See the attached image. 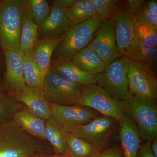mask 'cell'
<instances>
[{
  "mask_svg": "<svg viewBox=\"0 0 157 157\" xmlns=\"http://www.w3.org/2000/svg\"><path fill=\"white\" fill-rule=\"evenodd\" d=\"M47 152H50L46 143L12 121L0 127V157H25Z\"/></svg>",
  "mask_w": 157,
  "mask_h": 157,
  "instance_id": "6da1fadb",
  "label": "cell"
},
{
  "mask_svg": "<svg viewBox=\"0 0 157 157\" xmlns=\"http://www.w3.org/2000/svg\"><path fill=\"white\" fill-rule=\"evenodd\" d=\"M25 12V1H0V47L3 51L19 50Z\"/></svg>",
  "mask_w": 157,
  "mask_h": 157,
  "instance_id": "7a4b0ae2",
  "label": "cell"
},
{
  "mask_svg": "<svg viewBox=\"0 0 157 157\" xmlns=\"http://www.w3.org/2000/svg\"><path fill=\"white\" fill-rule=\"evenodd\" d=\"M128 58L131 97L142 104L157 107V79L155 72L146 65Z\"/></svg>",
  "mask_w": 157,
  "mask_h": 157,
  "instance_id": "3957f363",
  "label": "cell"
},
{
  "mask_svg": "<svg viewBox=\"0 0 157 157\" xmlns=\"http://www.w3.org/2000/svg\"><path fill=\"white\" fill-rule=\"evenodd\" d=\"M102 21L97 16L72 26L57 46L56 64L70 61L76 52L87 47Z\"/></svg>",
  "mask_w": 157,
  "mask_h": 157,
  "instance_id": "277c9868",
  "label": "cell"
},
{
  "mask_svg": "<svg viewBox=\"0 0 157 157\" xmlns=\"http://www.w3.org/2000/svg\"><path fill=\"white\" fill-rule=\"evenodd\" d=\"M128 74V58L122 55L107 65L104 72L95 76L97 84L115 99L127 101L131 97Z\"/></svg>",
  "mask_w": 157,
  "mask_h": 157,
  "instance_id": "5b68a950",
  "label": "cell"
},
{
  "mask_svg": "<svg viewBox=\"0 0 157 157\" xmlns=\"http://www.w3.org/2000/svg\"><path fill=\"white\" fill-rule=\"evenodd\" d=\"M80 104L90 107L101 115L119 121L126 112V101L115 99L100 86L90 84L82 86Z\"/></svg>",
  "mask_w": 157,
  "mask_h": 157,
  "instance_id": "8992f818",
  "label": "cell"
},
{
  "mask_svg": "<svg viewBox=\"0 0 157 157\" xmlns=\"http://www.w3.org/2000/svg\"><path fill=\"white\" fill-rule=\"evenodd\" d=\"M119 128L118 121L100 114L71 133L87 141L97 151L102 152L108 148L110 138Z\"/></svg>",
  "mask_w": 157,
  "mask_h": 157,
  "instance_id": "52a82bcc",
  "label": "cell"
},
{
  "mask_svg": "<svg viewBox=\"0 0 157 157\" xmlns=\"http://www.w3.org/2000/svg\"><path fill=\"white\" fill-rule=\"evenodd\" d=\"M42 92L50 104L71 106L80 104L82 90L81 86L66 81L50 70L43 82Z\"/></svg>",
  "mask_w": 157,
  "mask_h": 157,
  "instance_id": "ba28073f",
  "label": "cell"
},
{
  "mask_svg": "<svg viewBox=\"0 0 157 157\" xmlns=\"http://www.w3.org/2000/svg\"><path fill=\"white\" fill-rule=\"evenodd\" d=\"M86 47L96 52L107 66L124 55L118 48L115 25L112 16L102 21Z\"/></svg>",
  "mask_w": 157,
  "mask_h": 157,
  "instance_id": "9c48e42d",
  "label": "cell"
},
{
  "mask_svg": "<svg viewBox=\"0 0 157 157\" xmlns=\"http://www.w3.org/2000/svg\"><path fill=\"white\" fill-rule=\"evenodd\" d=\"M126 101V113L137 126L140 139L151 142L157 138V107L140 103L131 97Z\"/></svg>",
  "mask_w": 157,
  "mask_h": 157,
  "instance_id": "30bf717a",
  "label": "cell"
},
{
  "mask_svg": "<svg viewBox=\"0 0 157 157\" xmlns=\"http://www.w3.org/2000/svg\"><path fill=\"white\" fill-rule=\"evenodd\" d=\"M50 105L51 116L66 133H72L100 114L90 107L81 104Z\"/></svg>",
  "mask_w": 157,
  "mask_h": 157,
  "instance_id": "8fae6325",
  "label": "cell"
},
{
  "mask_svg": "<svg viewBox=\"0 0 157 157\" xmlns=\"http://www.w3.org/2000/svg\"><path fill=\"white\" fill-rule=\"evenodd\" d=\"M112 17L118 48L123 55L126 56L135 37L134 30L137 22L135 13L130 8L128 1H118Z\"/></svg>",
  "mask_w": 157,
  "mask_h": 157,
  "instance_id": "7c38bea8",
  "label": "cell"
},
{
  "mask_svg": "<svg viewBox=\"0 0 157 157\" xmlns=\"http://www.w3.org/2000/svg\"><path fill=\"white\" fill-rule=\"evenodd\" d=\"M6 62L5 86L11 94L23 89L26 86L23 69L22 56L19 50L3 51Z\"/></svg>",
  "mask_w": 157,
  "mask_h": 157,
  "instance_id": "4fadbf2b",
  "label": "cell"
},
{
  "mask_svg": "<svg viewBox=\"0 0 157 157\" xmlns=\"http://www.w3.org/2000/svg\"><path fill=\"white\" fill-rule=\"evenodd\" d=\"M119 137L124 157H137L140 139L135 122L127 113L118 121Z\"/></svg>",
  "mask_w": 157,
  "mask_h": 157,
  "instance_id": "5bb4252c",
  "label": "cell"
},
{
  "mask_svg": "<svg viewBox=\"0 0 157 157\" xmlns=\"http://www.w3.org/2000/svg\"><path fill=\"white\" fill-rule=\"evenodd\" d=\"M72 26L63 8L52 6L50 14L39 26V37L42 39H53L64 36Z\"/></svg>",
  "mask_w": 157,
  "mask_h": 157,
  "instance_id": "9a60e30c",
  "label": "cell"
},
{
  "mask_svg": "<svg viewBox=\"0 0 157 157\" xmlns=\"http://www.w3.org/2000/svg\"><path fill=\"white\" fill-rule=\"evenodd\" d=\"M20 103H23L35 114L46 121L51 116L50 104L42 91L26 85L18 92L12 94Z\"/></svg>",
  "mask_w": 157,
  "mask_h": 157,
  "instance_id": "2e32d148",
  "label": "cell"
},
{
  "mask_svg": "<svg viewBox=\"0 0 157 157\" xmlns=\"http://www.w3.org/2000/svg\"><path fill=\"white\" fill-rule=\"evenodd\" d=\"M12 121L25 132L39 140L46 141L45 121L35 114L25 105H22L14 113Z\"/></svg>",
  "mask_w": 157,
  "mask_h": 157,
  "instance_id": "e0dca14e",
  "label": "cell"
},
{
  "mask_svg": "<svg viewBox=\"0 0 157 157\" xmlns=\"http://www.w3.org/2000/svg\"><path fill=\"white\" fill-rule=\"evenodd\" d=\"M64 36L38 40L31 51L32 57L41 71L44 80L50 69L51 59L53 52Z\"/></svg>",
  "mask_w": 157,
  "mask_h": 157,
  "instance_id": "ac0fdd59",
  "label": "cell"
},
{
  "mask_svg": "<svg viewBox=\"0 0 157 157\" xmlns=\"http://www.w3.org/2000/svg\"><path fill=\"white\" fill-rule=\"evenodd\" d=\"M50 70L71 84L81 86L97 84L95 76L82 71L71 60L57 64Z\"/></svg>",
  "mask_w": 157,
  "mask_h": 157,
  "instance_id": "d6986e66",
  "label": "cell"
},
{
  "mask_svg": "<svg viewBox=\"0 0 157 157\" xmlns=\"http://www.w3.org/2000/svg\"><path fill=\"white\" fill-rule=\"evenodd\" d=\"M70 60L82 71L94 76L104 72L107 67L96 52L87 47L76 52Z\"/></svg>",
  "mask_w": 157,
  "mask_h": 157,
  "instance_id": "ffe728a7",
  "label": "cell"
},
{
  "mask_svg": "<svg viewBox=\"0 0 157 157\" xmlns=\"http://www.w3.org/2000/svg\"><path fill=\"white\" fill-rule=\"evenodd\" d=\"M66 134L63 129L52 117L51 116L45 121L44 131L45 140L48 141L52 146L55 155H67Z\"/></svg>",
  "mask_w": 157,
  "mask_h": 157,
  "instance_id": "44dd1931",
  "label": "cell"
},
{
  "mask_svg": "<svg viewBox=\"0 0 157 157\" xmlns=\"http://www.w3.org/2000/svg\"><path fill=\"white\" fill-rule=\"evenodd\" d=\"M63 11L72 26L98 16L90 0H76L72 5L63 8Z\"/></svg>",
  "mask_w": 157,
  "mask_h": 157,
  "instance_id": "7402d4cb",
  "label": "cell"
},
{
  "mask_svg": "<svg viewBox=\"0 0 157 157\" xmlns=\"http://www.w3.org/2000/svg\"><path fill=\"white\" fill-rule=\"evenodd\" d=\"M127 56L146 65L154 72L156 68L157 48L140 42L135 36Z\"/></svg>",
  "mask_w": 157,
  "mask_h": 157,
  "instance_id": "603a6c76",
  "label": "cell"
},
{
  "mask_svg": "<svg viewBox=\"0 0 157 157\" xmlns=\"http://www.w3.org/2000/svg\"><path fill=\"white\" fill-rule=\"evenodd\" d=\"M39 26L34 23L25 12L21 33L19 51L22 56L30 53L38 41Z\"/></svg>",
  "mask_w": 157,
  "mask_h": 157,
  "instance_id": "cb8c5ba5",
  "label": "cell"
},
{
  "mask_svg": "<svg viewBox=\"0 0 157 157\" xmlns=\"http://www.w3.org/2000/svg\"><path fill=\"white\" fill-rule=\"evenodd\" d=\"M66 140L70 157H91L98 152L91 144L72 133H66Z\"/></svg>",
  "mask_w": 157,
  "mask_h": 157,
  "instance_id": "d4e9b609",
  "label": "cell"
},
{
  "mask_svg": "<svg viewBox=\"0 0 157 157\" xmlns=\"http://www.w3.org/2000/svg\"><path fill=\"white\" fill-rule=\"evenodd\" d=\"M24 76L26 85L42 91L44 79L42 73L32 57L31 52L22 56Z\"/></svg>",
  "mask_w": 157,
  "mask_h": 157,
  "instance_id": "484cf974",
  "label": "cell"
},
{
  "mask_svg": "<svg viewBox=\"0 0 157 157\" xmlns=\"http://www.w3.org/2000/svg\"><path fill=\"white\" fill-rule=\"evenodd\" d=\"M26 12L32 21L39 26L50 14L51 7L45 0H26Z\"/></svg>",
  "mask_w": 157,
  "mask_h": 157,
  "instance_id": "4316f807",
  "label": "cell"
},
{
  "mask_svg": "<svg viewBox=\"0 0 157 157\" xmlns=\"http://www.w3.org/2000/svg\"><path fill=\"white\" fill-rule=\"evenodd\" d=\"M22 105L15 99L0 95V127L12 121L14 113Z\"/></svg>",
  "mask_w": 157,
  "mask_h": 157,
  "instance_id": "83f0119b",
  "label": "cell"
},
{
  "mask_svg": "<svg viewBox=\"0 0 157 157\" xmlns=\"http://www.w3.org/2000/svg\"><path fill=\"white\" fill-rule=\"evenodd\" d=\"M135 36L144 44L157 48V31L141 23L136 22L135 26Z\"/></svg>",
  "mask_w": 157,
  "mask_h": 157,
  "instance_id": "f1b7e54d",
  "label": "cell"
},
{
  "mask_svg": "<svg viewBox=\"0 0 157 157\" xmlns=\"http://www.w3.org/2000/svg\"><path fill=\"white\" fill-rule=\"evenodd\" d=\"M98 16L102 20L111 17L118 2L117 0H90Z\"/></svg>",
  "mask_w": 157,
  "mask_h": 157,
  "instance_id": "f546056e",
  "label": "cell"
},
{
  "mask_svg": "<svg viewBox=\"0 0 157 157\" xmlns=\"http://www.w3.org/2000/svg\"><path fill=\"white\" fill-rule=\"evenodd\" d=\"M144 4L141 9L135 13L136 21L157 31V15L147 8Z\"/></svg>",
  "mask_w": 157,
  "mask_h": 157,
  "instance_id": "4dcf8cb0",
  "label": "cell"
},
{
  "mask_svg": "<svg viewBox=\"0 0 157 157\" xmlns=\"http://www.w3.org/2000/svg\"><path fill=\"white\" fill-rule=\"evenodd\" d=\"M91 157H124L121 147L117 144L102 152H98Z\"/></svg>",
  "mask_w": 157,
  "mask_h": 157,
  "instance_id": "1f68e13d",
  "label": "cell"
},
{
  "mask_svg": "<svg viewBox=\"0 0 157 157\" xmlns=\"http://www.w3.org/2000/svg\"><path fill=\"white\" fill-rule=\"evenodd\" d=\"M150 145L151 142L148 141L140 144L137 157H155L151 149Z\"/></svg>",
  "mask_w": 157,
  "mask_h": 157,
  "instance_id": "d6a6232c",
  "label": "cell"
},
{
  "mask_svg": "<svg viewBox=\"0 0 157 157\" xmlns=\"http://www.w3.org/2000/svg\"><path fill=\"white\" fill-rule=\"evenodd\" d=\"M145 1L144 0H128V2L132 11L136 13L139 11L144 5Z\"/></svg>",
  "mask_w": 157,
  "mask_h": 157,
  "instance_id": "836d02e7",
  "label": "cell"
},
{
  "mask_svg": "<svg viewBox=\"0 0 157 157\" xmlns=\"http://www.w3.org/2000/svg\"><path fill=\"white\" fill-rule=\"evenodd\" d=\"M76 0H56L53 1V6L65 8L72 5Z\"/></svg>",
  "mask_w": 157,
  "mask_h": 157,
  "instance_id": "e575fe53",
  "label": "cell"
},
{
  "mask_svg": "<svg viewBox=\"0 0 157 157\" xmlns=\"http://www.w3.org/2000/svg\"><path fill=\"white\" fill-rule=\"evenodd\" d=\"M144 5L149 10L157 15V1L156 0L145 1Z\"/></svg>",
  "mask_w": 157,
  "mask_h": 157,
  "instance_id": "d590c367",
  "label": "cell"
},
{
  "mask_svg": "<svg viewBox=\"0 0 157 157\" xmlns=\"http://www.w3.org/2000/svg\"><path fill=\"white\" fill-rule=\"evenodd\" d=\"M151 149L155 157H157V138L151 142Z\"/></svg>",
  "mask_w": 157,
  "mask_h": 157,
  "instance_id": "8d00e7d4",
  "label": "cell"
},
{
  "mask_svg": "<svg viewBox=\"0 0 157 157\" xmlns=\"http://www.w3.org/2000/svg\"><path fill=\"white\" fill-rule=\"evenodd\" d=\"M54 155L51 154L50 152L42 153L35 155L33 157H53Z\"/></svg>",
  "mask_w": 157,
  "mask_h": 157,
  "instance_id": "74e56055",
  "label": "cell"
},
{
  "mask_svg": "<svg viewBox=\"0 0 157 157\" xmlns=\"http://www.w3.org/2000/svg\"><path fill=\"white\" fill-rule=\"evenodd\" d=\"M53 157H70L67 155H54Z\"/></svg>",
  "mask_w": 157,
  "mask_h": 157,
  "instance_id": "f35d334b",
  "label": "cell"
},
{
  "mask_svg": "<svg viewBox=\"0 0 157 157\" xmlns=\"http://www.w3.org/2000/svg\"><path fill=\"white\" fill-rule=\"evenodd\" d=\"M33 156L34 155H33V156H27V157H33Z\"/></svg>",
  "mask_w": 157,
  "mask_h": 157,
  "instance_id": "ab89813d",
  "label": "cell"
}]
</instances>
